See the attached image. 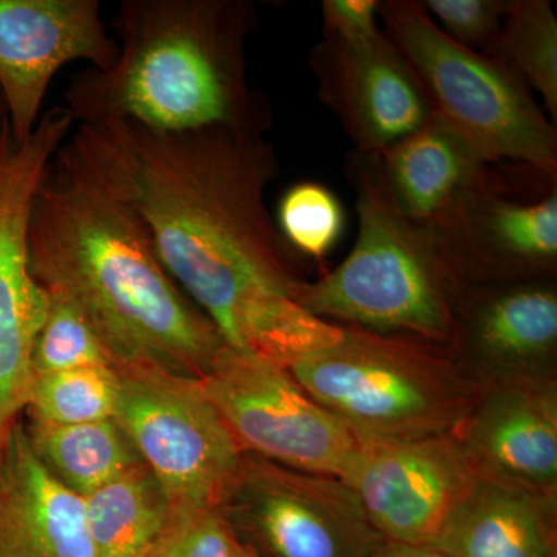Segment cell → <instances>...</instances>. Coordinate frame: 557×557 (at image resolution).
<instances>
[{"label": "cell", "instance_id": "cell-25", "mask_svg": "<svg viewBox=\"0 0 557 557\" xmlns=\"http://www.w3.org/2000/svg\"><path fill=\"white\" fill-rule=\"evenodd\" d=\"M277 228L296 252L322 260L343 234V207L325 186L298 183L282 197Z\"/></svg>", "mask_w": 557, "mask_h": 557}, {"label": "cell", "instance_id": "cell-8", "mask_svg": "<svg viewBox=\"0 0 557 557\" xmlns=\"http://www.w3.org/2000/svg\"><path fill=\"white\" fill-rule=\"evenodd\" d=\"M75 129L64 106L50 109L25 141L9 120L0 131V454L24 416L33 383L32 354L50 296L32 276L28 225L33 201L54 153Z\"/></svg>", "mask_w": 557, "mask_h": 557}, {"label": "cell", "instance_id": "cell-3", "mask_svg": "<svg viewBox=\"0 0 557 557\" xmlns=\"http://www.w3.org/2000/svg\"><path fill=\"white\" fill-rule=\"evenodd\" d=\"M251 0H121L110 21L119 57L76 73L65 90L75 126L131 123L164 134L226 129L265 137V94L249 86Z\"/></svg>", "mask_w": 557, "mask_h": 557}, {"label": "cell", "instance_id": "cell-27", "mask_svg": "<svg viewBox=\"0 0 557 557\" xmlns=\"http://www.w3.org/2000/svg\"><path fill=\"white\" fill-rule=\"evenodd\" d=\"M236 539L218 511L185 516L141 557H234Z\"/></svg>", "mask_w": 557, "mask_h": 557}, {"label": "cell", "instance_id": "cell-4", "mask_svg": "<svg viewBox=\"0 0 557 557\" xmlns=\"http://www.w3.org/2000/svg\"><path fill=\"white\" fill-rule=\"evenodd\" d=\"M346 174L357 193V244L335 270L307 284L300 306L333 324L450 351L467 284L435 234L399 211L379 153H348Z\"/></svg>", "mask_w": 557, "mask_h": 557}, {"label": "cell", "instance_id": "cell-19", "mask_svg": "<svg viewBox=\"0 0 557 557\" xmlns=\"http://www.w3.org/2000/svg\"><path fill=\"white\" fill-rule=\"evenodd\" d=\"M437 545L450 557H557L556 496L479 479Z\"/></svg>", "mask_w": 557, "mask_h": 557}, {"label": "cell", "instance_id": "cell-16", "mask_svg": "<svg viewBox=\"0 0 557 557\" xmlns=\"http://www.w3.org/2000/svg\"><path fill=\"white\" fill-rule=\"evenodd\" d=\"M450 354L479 383L552 376L557 354L556 277L467 285Z\"/></svg>", "mask_w": 557, "mask_h": 557}, {"label": "cell", "instance_id": "cell-23", "mask_svg": "<svg viewBox=\"0 0 557 557\" xmlns=\"http://www.w3.org/2000/svg\"><path fill=\"white\" fill-rule=\"evenodd\" d=\"M115 366L47 373L33 379L24 413L27 423L72 426L115 416L119 403Z\"/></svg>", "mask_w": 557, "mask_h": 557}, {"label": "cell", "instance_id": "cell-30", "mask_svg": "<svg viewBox=\"0 0 557 557\" xmlns=\"http://www.w3.org/2000/svg\"><path fill=\"white\" fill-rule=\"evenodd\" d=\"M234 557H259L252 552L247 545H242L240 542L236 541V549H234Z\"/></svg>", "mask_w": 557, "mask_h": 557}, {"label": "cell", "instance_id": "cell-5", "mask_svg": "<svg viewBox=\"0 0 557 557\" xmlns=\"http://www.w3.org/2000/svg\"><path fill=\"white\" fill-rule=\"evenodd\" d=\"M287 370L361 442L456 434L482 391L446 348L347 325Z\"/></svg>", "mask_w": 557, "mask_h": 557}, {"label": "cell", "instance_id": "cell-1", "mask_svg": "<svg viewBox=\"0 0 557 557\" xmlns=\"http://www.w3.org/2000/svg\"><path fill=\"white\" fill-rule=\"evenodd\" d=\"M104 127L126 153L161 263L226 347L287 370L339 338L341 325L300 306L309 282L265 205L278 174L265 137Z\"/></svg>", "mask_w": 557, "mask_h": 557}, {"label": "cell", "instance_id": "cell-18", "mask_svg": "<svg viewBox=\"0 0 557 557\" xmlns=\"http://www.w3.org/2000/svg\"><path fill=\"white\" fill-rule=\"evenodd\" d=\"M392 199L421 226L438 222L493 164L445 121L431 119L380 153Z\"/></svg>", "mask_w": 557, "mask_h": 557}, {"label": "cell", "instance_id": "cell-24", "mask_svg": "<svg viewBox=\"0 0 557 557\" xmlns=\"http://www.w3.org/2000/svg\"><path fill=\"white\" fill-rule=\"evenodd\" d=\"M49 296V313L33 347V379L64 370L115 366L84 314L62 296Z\"/></svg>", "mask_w": 557, "mask_h": 557}, {"label": "cell", "instance_id": "cell-28", "mask_svg": "<svg viewBox=\"0 0 557 557\" xmlns=\"http://www.w3.org/2000/svg\"><path fill=\"white\" fill-rule=\"evenodd\" d=\"M321 10L324 39L361 42L383 30L380 0H324Z\"/></svg>", "mask_w": 557, "mask_h": 557}, {"label": "cell", "instance_id": "cell-10", "mask_svg": "<svg viewBox=\"0 0 557 557\" xmlns=\"http://www.w3.org/2000/svg\"><path fill=\"white\" fill-rule=\"evenodd\" d=\"M200 386L244 454L343 479L361 446L288 370L263 359L225 346Z\"/></svg>", "mask_w": 557, "mask_h": 557}, {"label": "cell", "instance_id": "cell-15", "mask_svg": "<svg viewBox=\"0 0 557 557\" xmlns=\"http://www.w3.org/2000/svg\"><path fill=\"white\" fill-rule=\"evenodd\" d=\"M456 438L479 479L557 496V392L552 376L487 381Z\"/></svg>", "mask_w": 557, "mask_h": 557}, {"label": "cell", "instance_id": "cell-7", "mask_svg": "<svg viewBox=\"0 0 557 557\" xmlns=\"http://www.w3.org/2000/svg\"><path fill=\"white\" fill-rule=\"evenodd\" d=\"M113 420L183 516L218 511L244 453L199 381L115 366Z\"/></svg>", "mask_w": 557, "mask_h": 557}, {"label": "cell", "instance_id": "cell-26", "mask_svg": "<svg viewBox=\"0 0 557 557\" xmlns=\"http://www.w3.org/2000/svg\"><path fill=\"white\" fill-rule=\"evenodd\" d=\"M440 30L465 49L486 54L500 35L508 0H424Z\"/></svg>", "mask_w": 557, "mask_h": 557}, {"label": "cell", "instance_id": "cell-2", "mask_svg": "<svg viewBox=\"0 0 557 557\" xmlns=\"http://www.w3.org/2000/svg\"><path fill=\"white\" fill-rule=\"evenodd\" d=\"M32 276L72 302L115 366L208 375L222 336L157 252L126 153L104 126H76L50 161L28 225Z\"/></svg>", "mask_w": 557, "mask_h": 557}, {"label": "cell", "instance_id": "cell-12", "mask_svg": "<svg viewBox=\"0 0 557 557\" xmlns=\"http://www.w3.org/2000/svg\"><path fill=\"white\" fill-rule=\"evenodd\" d=\"M426 228L467 285L556 277L557 185L527 199L491 166Z\"/></svg>", "mask_w": 557, "mask_h": 557}, {"label": "cell", "instance_id": "cell-13", "mask_svg": "<svg viewBox=\"0 0 557 557\" xmlns=\"http://www.w3.org/2000/svg\"><path fill=\"white\" fill-rule=\"evenodd\" d=\"M116 57L98 0H0V90L14 138L35 131L62 65L86 61L106 72Z\"/></svg>", "mask_w": 557, "mask_h": 557}, {"label": "cell", "instance_id": "cell-31", "mask_svg": "<svg viewBox=\"0 0 557 557\" xmlns=\"http://www.w3.org/2000/svg\"><path fill=\"white\" fill-rule=\"evenodd\" d=\"M9 120V112H7L5 100H3L2 90H0V131H2L3 123Z\"/></svg>", "mask_w": 557, "mask_h": 557}, {"label": "cell", "instance_id": "cell-9", "mask_svg": "<svg viewBox=\"0 0 557 557\" xmlns=\"http://www.w3.org/2000/svg\"><path fill=\"white\" fill-rule=\"evenodd\" d=\"M218 512L259 557H372L384 539L341 479L244 454Z\"/></svg>", "mask_w": 557, "mask_h": 557}, {"label": "cell", "instance_id": "cell-20", "mask_svg": "<svg viewBox=\"0 0 557 557\" xmlns=\"http://www.w3.org/2000/svg\"><path fill=\"white\" fill-rule=\"evenodd\" d=\"M95 557H141L185 518L145 463L84 497Z\"/></svg>", "mask_w": 557, "mask_h": 557}, {"label": "cell", "instance_id": "cell-21", "mask_svg": "<svg viewBox=\"0 0 557 557\" xmlns=\"http://www.w3.org/2000/svg\"><path fill=\"white\" fill-rule=\"evenodd\" d=\"M24 426L44 468L83 498L141 461L113 418L72 426Z\"/></svg>", "mask_w": 557, "mask_h": 557}, {"label": "cell", "instance_id": "cell-11", "mask_svg": "<svg viewBox=\"0 0 557 557\" xmlns=\"http://www.w3.org/2000/svg\"><path fill=\"white\" fill-rule=\"evenodd\" d=\"M384 541L438 544L478 485L456 435L361 442L341 479Z\"/></svg>", "mask_w": 557, "mask_h": 557}, {"label": "cell", "instance_id": "cell-17", "mask_svg": "<svg viewBox=\"0 0 557 557\" xmlns=\"http://www.w3.org/2000/svg\"><path fill=\"white\" fill-rule=\"evenodd\" d=\"M0 557H95L84 498L44 468L22 421L0 454Z\"/></svg>", "mask_w": 557, "mask_h": 557}, {"label": "cell", "instance_id": "cell-22", "mask_svg": "<svg viewBox=\"0 0 557 557\" xmlns=\"http://www.w3.org/2000/svg\"><path fill=\"white\" fill-rule=\"evenodd\" d=\"M486 57L516 73L557 121V17L549 0H508L500 35Z\"/></svg>", "mask_w": 557, "mask_h": 557}, {"label": "cell", "instance_id": "cell-29", "mask_svg": "<svg viewBox=\"0 0 557 557\" xmlns=\"http://www.w3.org/2000/svg\"><path fill=\"white\" fill-rule=\"evenodd\" d=\"M372 557H450L446 549L437 544L410 545L384 541Z\"/></svg>", "mask_w": 557, "mask_h": 557}, {"label": "cell", "instance_id": "cell-6", "mask_svg": "<svg viewBox=\"0 0 557 557\" xmlns=\"http://www.w3.org/2000/svg\"><path fill=\"white\" fill-rule=\"evenodd\" d=\"M380 21L432 115L468 139L487 163L518 161L557 182L556 124L512 70L454 42L418 0H380Z\"/></svg>", "mask_w": 557, "mask_h": 557}, {"label": "cell", "instance_id": "cell-14", "mask_svg": "<svg viewBox=\"0 0 557 557\" xmlns=\"http://www.w3.org/2000/svg\"><path fill=\"white\" fill-rule=\"evenodd\" d=\"M318 98L362 153H383L431 119L426 97L381 30L361 42L324 39L310 54Z\"/></svg>", "mask_w": 557, "mask_h": 557}]
</instances>
